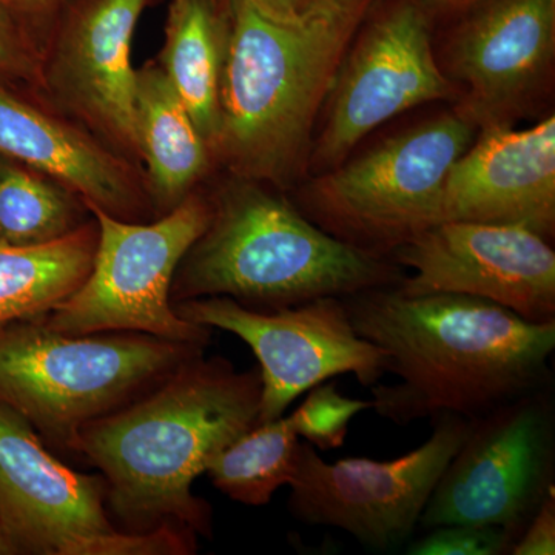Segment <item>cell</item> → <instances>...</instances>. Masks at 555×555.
<instances>
[{
    "label": "cell",
    "instance_id": "1",
    "mask_svg": "<svg viewBox=\"0 0 555 555\" xmlns=\"http://www.w3.org/2000/svg\"><path fill=\"white\" fill-rule=\"evenodd\" d=\"M360 337L400 382L372 387V409L397 425L449 414L477 418L550 387L555 321L529 323L488 299L406 297L396 286L343 298Z\"/></svg>",
    "mask_w": 555,
    "mask_h": 555
},
{
    "label": "cell",
    "instance_id": "2",
    "mask_svg": "<svg viewBox=\"0 0 555 555\" xmlns=\"http://www.w3.org/2000/svg\"><path fill=\"white\" fill-rule=\"evenodd\" d=\"M259 367L192 358L112 414L79 430L72 452L100 470L109 516L127 532L181 526L211 539L214 513L192 492L208 463L258 425Z\"/></svg>",
    "mask_w": 555,
    "mask_h": 555
},
{
    "label": "cell",
    "instance_id": "3",
    "mask_svg": "<svg viewBox=\"0 0 555 555\" xmlns=\"http://www.w3.org/2000/svg\"><path fill=\"white\" fill-rule=\"evenodd\" d=\"M207 196L210 219L179 262L171 305L228 297L272 312L401 281L396 266L324 232L269 185L232 177Z\"/></svg>",
    "mask_w": 555,
    "mask_h": 555
},
{
    "label": "cell",
    "instance_id": "4",
    "mask_svg": "<svg viewBox=\"0 0 555 555\" xmlns=\"http://www.w3.org/2000/svg\"><path fill=\"white\" fill-rule=\"evenodd\" d=\"M230 20L215 163L230 177L284 189L360 24L281 16L259 0H236Z\"/></svg>",
    "mask_w": 555,
    "mask_h": 555
},
{
    "label": "cell",
    "instance_id": "5",
    "mask_svg": "<svg viewBox=\"0 0 555 555\" xmlns=\"http://www.w3.org/2000/svg\"><path fill=\"white\" fill-rule=\"evenodd\" d=\"M208 345L139 332L68 335L40 318L0 326V403L50 447L72 451L82 427L137 400Z\"/></svg>",
    "mask_w": 555,
    "mask_h": 555
},
{
    "label": "cell",
    "instance_id": "6",
    "mask_svg": "<svg viewBox=\"0 0 555 555\" xmlns=\"http://www.w3.org/2000/svg\"><path fill=\"white\" fill-rule=\"evenodd\" d=\"M0 526L17 554L189 555L196 534L163 525L122 531L109 516L102 476L78 473L47 449L35 427L0 403Z\"/></svg>",
    "mask_w": 555,
    "mask_h": 555
},
{
    "label": "cell",
    "instance_id": "7",
    "mask_svg": "<svg viewBox=\"0 0 555 555\" xmlns=\"http://www.w3.org/2000/svg\"><path fill=\"white\" fill-rule=\"evenodd\" d=\"M87 206L100 225L89 275L40 320L68 335L139 332L210 345L211 328L179 317L170 299L179 262L210 219L207 193L196 189L169 214L149 222L122 221Z\"/></svg>",
    "mask_w": 555,
    "mask_h": 555
},
{
    "label": "cell",
    "instance_id": "8",
    "mask_svg": "<svg viewBox=\"0 0 555 555\" xmlns=\"http://www.w3.org/2000/svg\"><path fill=\"white\" fill-rule=\"evenodd\" d=\"M463 115L430 120L320 179L309 207L318 228L379 257L441 221L449 171L473 144Z\"/></svg>",
    "mask_w": 555,
    "mask_h": 555
},
{
    "label": "cell",
    "instance_id": "9",
    "mask_svg": "<svg viewBox=\"0 0 555 555\" xmlns=\"http://www.w3.org/2000/svg\"><path fill=\"white\" fill-rule=\"evenodd\" d=\"M554 467L555 415L546 387L470 418L420 525L495 526L517 540L555 491Z\"/></svg>",
    "mask_w": 555,
    "mask_h": 555
},
{
    "label": "cell",
    "instance_id": "10",
    "mask_svg": "<svg viewBox=\"0 0 555 555\" xmlns=\"http://www.w3.org/2000/svg\"><path fill=\"white\" fill-rule=\"evenodd\" d=\"M436 420L422 447L387 462L328 463L308 441H299L288 485L292 516L305 525L341 529L375 551L403 545L469 430L470 418L444 414Z\"/></svg>",
    "mask_w": 555,
    "mask_h": 555
},
{
    "label": "cell",
    "instance_id": "11",
    "mask_svg": "<svg viewBox=\"0 0 555 555\" xmlns=\"http://www.w3.org/2000/svg\"><path fill=\"white\" fill-rule=\"evenodd\" d=\"M173 308L184 320L230 332L250 347L262 385L258 425L280 418L299 396L327 379L352 374L361 385L374 386L387 374L385 352L357 334L343 298L272 312L228 297L188 299Z\"/></svg>",
    "mask_w": 555,
    "mask_h": 555
},
{
    "label": "cell",
    "instance_id": "12",
    "mask_svg": "<svg viewBox=\"0 0 555 555\" xmlns=\"http://www.w3.org/2000/svg\"><path fill=\"white\" fill-rule=\"evenodd\" d=\"M152 3L65 0L43 40L40 62V100L139 166L131 46Z\"/></svg>",
    "mask_w": 555,
    "mask_h": 555
},
{
    "label": "cell",
    "instance_id": "13",
    "mask_svg": "<svg viewBox=\"0 0 555 555\" xmlns=\"http://www.w3.org/2000/svg\"><path fill=\"white\" fill-rule=\"evenodd\" d=\"M414 270L406 297L460 294L488 299L529 323L555 321V254L547 240L517 225L440 221L393 251Z\"/></svg>",
    "mask_w": 555,
    "mask_h": 555
},
{
    "label": "cell",
    "instance_id": "14",
    "mask_svg": "<svg viewBox=\"0 0 555 555\" xmlns=\"http://www.w3.org/2000/svg\"><path fill=\"white\" fill-rule=\"evenodd\" d=\"M451 93L438 68L422 7L398 3L375 21L343 60L313 163L335 169L358 142L396 118Z\"/></svg>",
    "mask_w": 555,
    "mask_h": 555
},
{
    "label": "cell",
    "instance_id": "15",
    "mask_svg": "<svg viewBox=\"0 0 555 555\" xmlns=\"http://www.w3.org/2000/svg\"><path fill=\"white\" fill-rule=\"evenodd\" d=\"M0 155L57 179L122 221L158 218L139 164L47 102L7 86H0Z\"/></svg>",
    "mask_w": 555,
    "mask_h": 555
},
{
    "label": "cell",
    "instance_id": "16",
    "mask_svg": "<svg viewBox=\"0 0 555 555\" xmlns=\"http://www.w3.org/2000/svg\"><path fill=\"white\" fill-rule=\"evenodd\" d=\"M455 160L441 201V221L517 225L550 240L555 228V118L531 129L481 127Z\"/></svg>",
    "mask_w": 555,
    "mask_h": 555
},
{
    "label": "cell",
    "instance_id": "17",
    "mask_svg": "<svg viewBox=\"0 0 555 555\" xmlns=\"http://www.w3.org/2000/svg\"><path fill=\"white\" fill-rule=\"evenodd\" d=\"M554 46L555 0H492L452 46V68L469 89L463 116L507 122L545 78Z\"/></svg>",
    "mask_w": 555,
    "mask_h": 555
},
{
    "label": "cell",
    "instance_id": "18",
    "mask_svg": "<svg viewBox=\"0 0 555 555\" xmlns=\"http://www.w3.org/2000/svg\"><path fill=\"white\" fill-rule=\"evenodd\" d=\"M134 130L153 207L163 217L201 188L215 159L156 60L137 68Z\"/></svg>",
    "mask_w": 555,
    "mask_h": 555
},
{
    "label": "cell",
    "instance_id": "19",
    "mask_svg": "<svg viewBox=\"0 0 555 555\" xmlns=\"http://www.w3.org/2000/svg\"><path fill=\"white\" fill-rule=\"evenodd\" d=\"M230 30L224 0H170L163 49L156 57L211 153L221 120Z\"/></svg>",
    "mask_w": 555,
    "mask_h": 555
},
{
    "label": "cell",
    "instance_id": "20",
    "mask_svg": "<svg viewBox=\"0 0 555 555\" xmlns=\"http://www.w3.org/2000/svg\"><path fill=\"white\" fill-rule=\"evenodd\" d=\"M98 240L100 225L93 217L51 243L0 244V326L47 315L72 297L89 275Z\"/></svg>",
    "mask_w": 555,
    "mask_h": 555
},
{
    "label": "cell",
    "instance_id": "21",
    "mask_svg": "<svg viewBox=\"0 0 555 555\" xmlns=\"http://www.w3.org/2000/svg\"><path fill=\"white\" fill-rule=\"evenodd\" d=\"M93 218L86 201L57 179L0 155V244L38 246Z\"/></svg>",
    "mask_w": 555,
    "mask_h": 555
},
{
    "label": "cell",
    "instance_id": "22",
    "mask_svg": "<svg viewBox=\"0 0 555 555\" xmlns=\"http://www.w3.org/2000/svg\"><path fill=\"white\" fill-rule=\"evenodd\" d=\"M299 437L291 416L261 423L233 441L210 463L211 483L233 502L264 506L283 486L291 485Z\"/></svg>",
    "mask_w": 555,
    "mask_h": 555
},
{
    "label": "cell",
    "instance_id": "23",
    "mask_svg": "<svg viewBox=\"0 0 555 555\" xmlns=\"http://www.w3.org/2000/svg\"><path fill=\"white\" fill-rule=\"evenodd\" d=\"M367 409H372V401L345 397L338 392L337 383L324 382L312 387L288 416L298 437L320 451H331L345 444L353 416Z\"/></svg>",
    "mask_w": 555,
    "mask_h": 555
},
{
    "label": "cell",
    "instance_id": "24",
    "mask_svg": "<svg viewBox=\"0 0 555 555\" xmlns=\"http://www.w3.org/2000/svg\"><path fill=\"white\" fill-rule=\"evenodd\" d=\"M42 39L0 7V86L20 87L40 98Z\"/></svg>",
    "mask_w": 555,
    "mask_h": 555
},
{
    "label": "cell",
    "instance_id": "25",
    "mask_svg": "<svg viewBox=\"0 0 555 555\" xmlns=\"http://www.w3.org/2000/svg\"><path fill=\"white\" fill-rule=\"evenodd\" d=\"M513 534L495 526L447 525L408 547L409 555H500L509 553Z\"/></svg>",
    "mask_w": 555,
    "mask_h": 555
},
{
    "label": "cell",
    "instance_id": "26",
    "mask_svg": "<svg viewBox=\"0 0 555 555\" xmlns=\"http://www.w3.org/2000/svg\"><path fill=\"white\" fill-rule=\"evenodd\" d=\"M281 16L337 20L360 24L372 0H259Z\"/></svg>",
    "mask_w": 555,
    "mask_h": 555
},
{
    "label": "cell",
    "instance_id": "27",
    "mask_svg": "<svg viewBox=\"0 0 555 555\" xmlns=\"http://www.w3.org/2000/svg\"><path fill=\"white\" fill-rule=\"evenodd\" d=\"M514 555L555 554V491L543 500L509 551Z\"/></svg>",
    "mask_w": 555,
    "mask_h": 555
},
{
    "label": "cell",
    "instance_id": "28",
    "mask_svg": "<svg viewBox=\"0 0 555 555\" xmlns=\"http://www.w3.org/2000/svg\"><path fill=\"white\" fill-rule=\"evenodd\" d=\"M65 0H0V7L27 24L36 35L46 40L47 33Z\"/></svg>",
    "mask_w": 555,
    "mask_h": 555
},
{
    "label": "cell",
    "instance_id": "29",
    "mask_svg": "<svg viewBox=\"0 0 555 555\" xmlns=\"http://www.w3.org/2000/svg\"><path fill=\"white\" fill-rule=\"evenodd\" d=\"M478 2L481 0H423V3L429 9L441 11L465 10Z\"/></svg>",
    "mask_w": 555,
    "mask_h": 555
},
{
    "label": "cell",
    "instance_id": "30",
    "mask_svg": "<svg viewBox=\"0 0 555 555\" xmlns=\"http://www.w3.org/2000/svg\"><path fill=\"white\" fill-rule=\"evenodd\" d=\"M10 554H17L16 547H14L13 543H11L9 535L5 534L2 526H0V555Z\"/></svg>",
    "mask_w": 555,
    "mask_h": 555
},
{
    "label": "cell",
    "instance_id": "31",
    "mask_svg": "<svg viewBox=\"0 0 555 555\" xmlns=\"http://www.w3.org/2000/svg\"><path fill=\"white\" fill-rule=\"evenodd\" d=\"M225 7H228L229 14L232 13L233 7H235L236 0H224Z\"/></svg>",
    "mask_w": 555,
    "mask_h": 555
}]
</instances>
